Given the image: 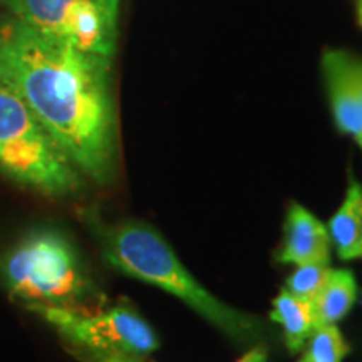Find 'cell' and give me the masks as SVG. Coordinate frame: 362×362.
Wrapping results in <instances>:
<instances>
[{
	"label": "cell",
	"mask_w": 362,
	"mask_h": 362,
	"mask_svg": "<svg viewBox=\"0 0 362 362\" xmlns=\"http://www.w3.org/2000/svg\"><path fill=\"white\" fill-rule=\"evenodd\" d=\"M298 362H309V361H307V359H304V357H302V359H300V361H298Z\"/></svg>",
	"instance_id": "ac0fdd59"
},
{
	"label": "cell",
	"mask_w": 362,
	"mask_h": 362,
	"mask_svg": "<svg viewBox=\"0 0 362 362\" xmlns=\"http://www.w3.org/2000/svg\"><path fill=\"white\" fill-rule=\"evenodd\" d=\"M329 264H304L297 265V269L292 272L291 277L285 282V288L292 292L293 296L305 298L314 304V300L319 296L322 287L327 282L330 275Z\"/></svg>",
	"instance_id": "4fadbf2b"
},
{
	"label": "cell",
	"mask_w": 362,
	"mask_h": 362,
	"mask_svg": "<svg viewBox=\"0 0 362 362\" xmlns=\"http://www.w3.org/2000/svg\"><path fill=\"white\" fill-rule=\"evenodd\" d=\"M270 319L282 325L285 346L292 352H298L304 347L307 339L317 327L314 304L300 298L284 288L272 304Z\"/></svg>",
	"instance_id": "30bf717a"
},
{
	"label": "cell",
	"mask_w": 362,
	"mask_h": 362,
	"mask_svg": "<svg viewBox=\"0 0 362 362\" xmlns=\"http://www.w3.org/2000/svg\"><path fill=\"white\" fill-rule=\"evenodd\" d=\"M357 21L362 25V0H357Z\"/></svg>",
	"instance_id": "2e32d148"
},
{
	"label": "cell",
	"mask_w": 362,
	"mask_h": 362,
	"mask_svg": "<svg viewBox=\"0 0 362 362\" xmlns=\"http://www.w3.org/2000/svg\"><path fill=\"white\" fill-rule=\"evenodd\" d=\"M356 71H357V78H359V84L362 90V59L359 57H356Z\"/></svg>",
	"instance_id": "9a60e30c"
},
{
	"label": "cell",
	"mask_w": 362,
	"mask_h": 362,
	"mask_svg": "<svg viewBox=\"0 0 362 362\" xmlns=\"http://www.w3.org/2000/svg\"><path fill=\"white\" fill-rule=\"evenodd\" d=\"M0 66L81 173L101 185L115 178L111 59L79 51L11 16L0 22Z\"/></svg>",
	"instance_id": "6da1fadb"
},
{
	"label": "cell",
	"mask_w": 362,
	"mask_h": 362,
	"mask_svg": "<svg viewBox=\"0 0 362 362\" xmlns=\"http://www.w3.org/2000/svg\"><path fill=\"white\" fill-rule=\"evenodd\" d=\"M111 362H141V361H133V359H110Z\"/></svg>",
	"instance_id": "e0dca14e"
},
{
	"label": "cell",
	"mask_w": 362,
	"mask_h": 362,
	"mask_svg": "<svg viewBox=\"0 0 362 362\" xmlns=\"http://www.w3.org/2000/svg\"><path fill=\"white\" fill-rule=\"evenodd\" d=\"M98 232L104 259L116 270L178 297L235 341L245 342L259 334V320L208 292L153 226L129 220L99 226Z\"/></svg>",
	"instance_id": "7a4b0ae2"
},
{
	"label": "cell",
	"mask_w": 362,
	"mask_h": 362,
	"mask_svg": "<svg viewBox=\"0 0 362 362\" xmlns=\"http://www.w3.org/2000/svg\"><path fill=\"white\" fill-rule=\"evenodd\" d=\"M40 315L71 347L99 362L141 361L158 349L156 332L131 307L119 304L104 312L40 309Z\"/></svg>",
	"instance_id": "5b68a950"
},
{
	"label": "cell",
	"mask_w": 362,
	"mask_h": 362,
	"mask_svg": "<svg viewBox=\"0 0 362 362\" xmlns=\"http://www.w3.org/2000/svg\"><path fill=\"white\" fill-rule=\"evenodd\" d=\"M104 362H111V361H104Z\"/></svg>",
	"instance_id": "d6986e66"
},
{
	"label": "cell",
	"mask_w": 362,
	"mask_h": 362,
	"mask_svg": "<svg viewBox=\"0 0 362 362\" xmlns=\"http://www.w3.org/2000/svg\"><path fill=\"white\" fill-rule=\"evenodd\" d=\"M12 17L49 37L112 59L119 0H0Z\"/></svg>",
	"instance_id": "8992f818"
},
{
	"label": "cell",
	"mask_w": 362,
	"mask_h": 362,
	"mask_svg": "<svg viewBox=\"0 0 362 362\" xmlns=\"http://www.w3.org/2000/svg\"><path fill=\"white\" fill-rule=\"evenodd\" d=\"M329 230L317 216L298 203H292L285 220V238L279 252L282 264H329Z\"/></svg>",
	"instance_id": "ba28073f"
},
{
	"label": "cell",
	"mask_w": 362,
	"mask_h": 362,
	"mask_svg": "<svg viewBox=\"0 0 362 362\" xmlns=\"http://www.w3.org/2000/svg\"><path fill=\"white\" fill-rule=\"evenodd\" d=\"M309 339L304 354V359L309 362H342L351 352V346L336 324L319 325Z\"/></svg>",
	"instance_id": "7c38bea8"
},
{
	"label": "cell",
	"mask_w": 362,
	"mask_h": 362,
	"mask_svg": "<svg viewBox=\"0 0 362 362\" xmlns=\"http://www.w3.org/2000/svg\"><path fill=\"white\" fill-rule=\"evenodd\" d=\"M0 282L34 312L89 310L98 296L72 243L51 228L25 233L0 255Z\"/></svg>",
	"instance_id": "3957f363"
},
{
	"label": "cell",
	"mask_w": 362,
	"mask_h": 362,
	"mask_svg": "<svg viewBox=\"0 0 362 362\" xmlns=\"http://www.w3.org/2000/svg\"><path fill=\"white\" fill-rule=\"evenodd\" d=\"M269 361V352L265 346H255L253 349L245 352L237 362H267Z\"/></svg>",
	"instance_id": "5bb4252c"
},
{
	"label": "cell",
	"mask_w": 362,
	"mask_h": 362,
	"mask_svg": "<svg viewBox=\"0 0 362 362\" xmlns=\"http://www.w3.org/2000/svg\"><path fill=\"white\" fill-rule=\"evenodd\" d=\"M357 298V282L354 274L347 269L330 270L327 282L314 300L317 327L337 324L352 309Z\"/></svg>",
	"instance_id": "8fae6325"
},
{
	"label": "cell",
	"mask_w": 362,
	"mask_h": 362,
	"mask_svg": "<svg viewBox=\"0 0 362 362\" xmlns=\"http://www.w3.org/2000/svg\"><path fill=\"white\" fill-rule=\"evenodd\" d=\"M322 71L337 128L352 136L362 148V90L356 56L329 49L322 56Z\"/></svg>",
	"instance_id": "52a82bcc"
},
{
	"label": "cell",
	"mask_w": 362,
	"mask_h": 362,
	"mask_svg": "<svg viewBox=\"0 0 362 362\" xmlns=\"http://www.w3.org/2000/svg\"><path fill=\"white\" fill-rule=\"evenodd\" d=\"M0 175L47 198L83 188V173L40 124L16 83L0 66Z\"/></svg>",
	"instance_id": "277c9868"
},
{
	"label": "cell",
	"mask_w": 362,
	"mask_h": 362,
	"mask_svg": "<svg viewBox=\"0 0 362 362\" xmlns=\"http://www.w3.org/2000/svg\"><path fill=\"white\" fill-rule=\"evenodd\" d=\"M329 237L342 260L362 257V187L352 178L342 205L329 221Z\"/></svg>",
	"instance_id": "9c48e42d"
}]
</instances>
